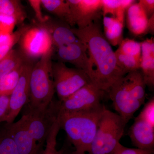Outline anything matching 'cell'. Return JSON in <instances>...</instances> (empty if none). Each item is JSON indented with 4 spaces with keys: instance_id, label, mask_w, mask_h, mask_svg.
<instances>
[{
    "instance_id": "obj_1",
    "label": "cell",
    "mask_w": 154,
    "mask_h": 154,
    "mask_svg": "<svg viewBox=\"0 0 154 154\" xmlns=\"http://www.w3.org/2000/svg\"><path fill=\"white\" fill-rule=\"evenodd\" d=\"M72 30L87 47L92 68L90 79L96 88L107 91L116 81L127 75L119 66L115 51L97 22L82 29L72 28Z\"/></svg>"
},
{
    "instance_id": "obj_2",
    "label": "cell",
    "mask_w": 154,
    "mask_h": 154,
    "mask_svg": "<svg viewBox=\"0 0 154 154\" xmlns=\"http://www.w3.org/2000/svg\"><path fill=\"white\" fill-rule=\"evenodd\" d=\"M105 109L102 105L95 109L81 112H66L60 110L58 118L60 129L66 133L75 151L86 154L88 152L99 119Z\"/></svg>"
},
{
    "instance_id": "obj_3",
    "label": "cell",
    "mask_w": 154,
    "mask_h": 154,
    "mask_svg": "<svg viewBox=\"0 0 154 154\" xmlns=\"http://www.w3.org/2000/svg\"><path fill=\"white\" fill-rule=\"evenodd\" d=\"M53 49L43 54L34 64L30 80V98L27 104L28 112L44 111L54 99L55 93L52 74Z\"/></svg>"
},
{
    "instance_id": "obj_4",
    "label": "cell",
    "mask_w": 154,
    "mask_h": 154,
    "mask_svg": "<svg viewBox=\"0 0 154 154\" xmlns=\"http://www.w3.org/2000/svg\"><path fill=\"white\" fill-rule=\"evenodd\" d=\"M127 123L117 113L105 109L87 154H115Z\"/></svg>"
},
{
    "instance_id": "obj_5",
    "label": "cell",
    "mask_w": 154,
    "mask_h": 154,
    "mask_svg": "<svg viewBox=\"0 0 154 154\" xmlns=\"http://www.w3.org/2000/svg\"><path fill=\"white\" fill-rule=\"evenodd\" d=\"M51 70L55 93L60 101L66 99L91 82L84 71L68 67L61 62H52Z\"/></svg>"
},
{
    "instance_id": "obj_6",
    "label": "cell",
    "mask_w": 154,
    "mask_h": 154,
    "mask_svg": "<svg viewBox=\"0 0 154 154\" xmlns=\"http://www.w3.org/2000/svg\"><path fill=\"white\" fill-rule=\"evenodd\" d=\"M18 43L22 54L31 61L40 58L54 48L47 30L36 23L33 26H26Z\"/></svg>"
},
{
    "instance_id": "obj_7",
    "label": "cell",
    "mask_w": 154,
    "mask_h": 154,
    "mask_svg": "<svg viewBox=\"0 0 154 154\" xmlns=\"http://www.w3.org/2000/svg\"><path fill=\"white\" fill-rule=\"evenodd\" d=\"M60 102L52 100L44 111L38 113L28 112L24 115L28 130L33 138L44 146L53 125L58 117Z\"/></svg>"
},
{
    "instance_id": "obj_8",
    "label": "cell",
    "mask_w": 154,
    "mask_h": 154,
    "mask_svg": "<svg viewBox=\"0 0 154 154\" xmlns=\"http://www.w3.org/2000/svg\"><path fill=\"white\" fill-rule=\"evenodd\" d=\"M104 91L90 82L66 99L60 101V110L66 112H77L95 109L102 105Z\"/></svg>"
},
{
    "instance_id": "obj_9",
    "label": "cell",
    "mask_w": 154,
    "mask_h": 154,
    "mask_svg": "<svg viewBox=\"0 0 154 154\" xmlns=\"http://www.w3.org/2000/svg\"><path fill=\"white\" fill-rule=\"evenodd\" d=\"M107 92L114 109L126 123L142 105L130 90L125 76L116 81Z\"/></svg>"
},
{
    "instance_id": "obj_10",
    "label": "cell",
    "mask_w": 154,
    "mask_h": 154,
    "mask_svg": "<svg viewBox=\"0 0 154 154\" xmlns=\"http://www.w3.org/2000/svg\"><path fill=\"white\" fill-rule=\"evenodd\" d=\"M33 65V61L28 59L23 64L19 82L10 96L9 112L6 123L14 122L22 108L29 102L30 74Z\"/></svg>"
},
{
    "instance_id": "obj_11",
    "label": "cell",
    "mask_w": 154,
    "mask_h": 154,
    "mask_svg": "<svg viewBox=\"0 0 154 154\" xmlns=\"http://www.w3.org/2000/svg\"><path fill=\"white\" fill-rule=\"evenodd\" d=\"M69 5L71 27L82 29L97 22L102 12V0H67Z\"/></svg>"
},
{
    "instance_id": "obj_12",
    "label": "cell",
    "mask_w": 154,
    "mask_h": 154,
    "mask_svg": "<svg viewBox=\"0 0 154 154\" xmlns=\"http://www.w3.org/2000/svg\"><path fill=\"white\" fill-rule=\"evenodd\" d=\"M5 125L19 154H42L43 146L37 143L30 134L26 124L25 116L16 122H5Z\"/></svg>"
},
{
    "instance_id": "obj_13",
    "label": "cell",
    "mask_w": 154,
    "mask_h": 154,
    "mask_svg": "<svg viewBox=\"0 0 154 154\" xmlns=\"http://www.w3.org/2000/svg\"><path fill=\"white\" fill-rule=\"evenodd\" d=\"M57 56L59 61L71 64L75 68L84 71L90 79L92 72V66L87 47L82 41L79 40L58 48Z\"/></svg>"
},
{
    "instance_id": "obj_14",
    "label": "cell",
    "mask_w": 154,
    "mask_h": 154,
    "mask_svg": "<svg viewBox=\"0 0 154 154\" xmlns=\"http://www.w3.org/2000/svg\"><path fill=\"white\" fill-rule=\"evenodd\" d=\"M125 19L128 30L135 36L153 34L154 15L148 19L138 2H134L127 8Z\"/></svg>"
},
{
    "instance_id": "obj_15",
    "label": "cell",
    "mask_w": 154,
    "mask_h": 154,
    "mask_svg": "<svg viewBox=\"0 0 154 154\" xmlns=\"http://www.w3.org/2000/svg\"><path fill=\"white\" fill-rule=\"evenodd\" d=\"M35 23L47 30L51 38L53 46L57 48L79 40L73 33L70 26L60 19L57 20L45 16L43 22Z\"/></svg>"
},
{
    "instance_id": "obj_16",
    "label": "cell",
    "mask_w": 154,
    "mask_h": 154,
    "mask_svg": "<svg viewBox=\"0 0 154 154\" xmlns=\"http://www.w3.org/2000/svg\"><path fill=\"white\" fill-rule=\"evenodd\" d=\"M133 144L137 148L153 149L154 126L137 116L128 133Z\"/></svg>"
},
{
    "instance_id": "obj_17",
    "label": "cell",
    "mask_w": 154,
    "mask_h": 154,
    "mask_svg": "<svg viewBox=\"0 0 154 154\" xmlns=\"http://www.w3.org/2000/svg\"><path fill=\"white\" fill-rule=\"evenodd\" d=\"M140 69L146 86L152 89L154 86V39L147 38L141 42Z\"/></svg>"
},
{
    "instance_id": "obj_18",
    "label": "cell",
    "mask_w": 154,
    "mask_h": 154,
    "mask_svg": "<svg viewBox=\"0 0 154 154\" xmlns=\"http://www.w3.org/2000/svg\"><path fill=\"white\" fill-rule=\"evenodd\" d=\"M125 16L103 17L104 36L110 45L119 46L123 39V32Z\"/></svg>"
},
{
    "instance_id": "obj_19",
    "label": "cell",
    "mask_w": 154,
    "mask_h": 154,
    "mask_svg": "<svg viewBox=\"0 0 154 154\" xmlns=\"http://www.w3.org/2000/svg\"><path fill=\"white\" fill-rule=\"evenodd\" d=\"M41 2L42 8L48 13L71 27L70 9L67 0H41Z\"/></svg>"
},
{
    "instance_id": "obj_20",
    "label": "cell",
    "mask_w": 154,
    "mask_h": 154,
    "mask_svg": "<svg viewBox=\"0 0 154 154\" xmlns=\"http://www.w3.org/2000/svg\"><path fill=\"white\" fill-rule=\"evenodd\" d=\"M0 14L13 17L17 25L22 24L27 17L26 11L19 0H0Z\"/></svg>"
},
{
    "instance_id": "obj_21",
    "label": "cell",
    "mask_w": 154,
    "mask_h": 154,
    "mask_svg": "<svg viewBox=\"0 0 154 154\" xmlns=\"http://www.w3.org/2000/svg\"><path fill=\"white\" fill-rule=\"evenodd\" d=\"M130 91L142 104L146 99V85L140 69L130 72L125 76Z\"/></svg>"
},
{
    "instance_id": "obj_22",
    "label": "cell",
    "mask_w": 154,
    "mask_h": 154,
    "mask_svg": "<svg viewBox=\"0 0 154 154\" xmlns=\"http://www.w3.org/2000/svg\"><path fill=\"white\" fill-rule=\"evenodd\" d=\"M27 59L19 49H11L0 61V79L22 65Z\"/></svg>"
},
{
    "instance_id": "obj_23",
    "label": "cell",
    "mask_w": 154,
    "mask_h": 154,
    "mask_svg": "<svg viewBox=\"0 0 154 154\" xmlns=\"http://www.w3.org/2000/svg\"><path fill=\"white\" fill-rule=\"evenodd\" d=\"M135 2L133 0H102V16L113 17L125 16L127 8Z\"/></svg>"
},
{
    "instance_id": "obj_24",
    "label": "cell",
    "mask_w": 154,
    "mask_h": 154,
    "mask_svg": "<svg viewBox=\"0 0 154 154\" xmlns=\"http://www.w3.org/2000/svg\"><path fill=\"white\" fill-rule=\"evenodd\" d=\"M25 62L0 79V96H11L19 82Z\"/></svg>"
},
{
    "instance_id": "obj_25",
    "label": "cell",
    "mask_w": 154,
    "mask_h": 154,
    "mask_svg": "<svg viewBox=\"0 0 154 154\" xmlns=\"http://www.w3.org/2000/svg\"><path fill=\"white\" fill-rule=\"evenodd\" d=\"M0 154H19L5 122L0 123Z\"/></svg>"
},
{
    "instance_id": "obj_26",
    "label": "cell",
    "mask_w": 154,
    "mask_h": 154,
    "mask_svg": "<svg viewBox=\"0 0 154 154\" xmlns=\"http://www.w3.org/2000/svg\"><path fill=\"white\" fill-rule=\"evenodd\" d=\"M119 52L132 57L140 61L141 56V42L129 38H123L117 49Z\"/></svg>"
},
{
    "instance_id": "obj_27",
    "label": "cell",
    "mask_w": 154,
    "mask_h": 154,
    "mask_svg": "<svg viewBox=\"0 0 154 154\" xmlns=\"http://www.w3.org/2000/svg\"><path fill=\"white\" fill-rule=\"evenodd\" d=\"M60 130L59 118L53 125L45 142V148L42 154H62L63 151L58 150L57 149V138Z\"/></svg>"
},
{
    "instance_id": "obj_28",
    "label": "cell",
    "mask_w": 154,
    "mask_h": 154,
    "mask_svg": "<svg viewBox=\"0 0 154 154\" xmlns=\"http://www.w3.org/2000/svg\"><path fill=\"white\" fill-rule=\"evenodd\" d=\"M115 53L119 66L127 74L130 72L140 69V61L132 57L122 53L117 50Z\"/></svg>"
},
{
    "instance_id": "obj_29",
    "label": "cell",
    "mask_w": 154,
    "mask_h": 154,
    "mask_svg": "<svg viewBox=\"0 0 154 154\" xmlns=\"http://www.w3.org/2000/svg\"><path fill=\"white\" fill-rule=\"evenodd\" d=\"M140 118L154 126V99L152 98L147 102L141 112L138 116Z\"/></svg>"
},
{
    "instance_id": "obj_30",
    "label": "cell",
    "mask_w": 154,
    "mask_h": 154,
    "mask_svg": "<svg viewBox=\"0 0 154 154\" xmlns=\"http://www.w3.org/2000/svg\"><path fill=\"white\" fill-rule=\"evenodd\" d=\"M17 22L13 17L0 14V32L12 34Z\"/></svg>"
},
{
    "instance_id": "obj_31",
    "label": "cell",
    "mask_w": 154,
    "mask_h": 154,
    "mask_svg": "<svg viewBox=\"0 0 154 154\" xmlns=\"http://www.w3.org/2000/svg\"><path fill=\"white\" fill-rule=\"evenodd\" d=\"M28 2L35 13L36 22L40 23L43 22L45 19V16L42 13L41 0H29Z\"/></svg>"
},
{
    "instance_id": "obj_32",
    "label": "cell",
    "mask_w": 154,
    "mask_h": 154,
    "mask_svg": "<svg viewBox=\"0 0 154 154\" xmlns=\"http://www.w3.org/2000/svg\"><path fill=\"white\" fill-rule=\"evenodd\" d=\"M10 96H0V123L5 122L9 109Z\"/></svg>"
},
{
    "instance_id": "obj_33",
    "label": "cell",
    "mask_w": 154,
    "mask_h": 154,
    "mask_svg": "<svg viewBox=\"0 0 154 154\" xmlns=\"http://www.w3.org/2000/svg\"><path fill=\"white\" fill-rule=\"evenodd\" d=\"M154 149H142L138 148H129L120 144L115 154H153Z\"/></svg>"
},
{
    "instance_id": "obj_34",
    "label": "cell",
    "mask_w": 154,
    "mask_h": 154,
    "mask_svg": "<svg viewBox=\"0 0 154 154\" xmlns=\"http://www.w3.org/2000/svg\"><path fill=\"white\" fill-rule=\"evenodd\" d=\"M138 3L143 9L148 19L154 16V0H140L138 1Z\"/></svg>"
},
{
    "instance_id": "obj_35",
    "label": "cell",
    "mask_w": 154,
    "mask_h": 154,
    "mask_svg": "<svg viewBox=\"0 0 154 154\" xmlns=\"http://www.w3.org/2000/svg\"><path fill=\"white\" fill-rule=\"evenodd\" d=\"M14 46L12 45H5L0 47V61L7 55L11 49H13Z\"/></svg>"
},
{
    "instance_id": "obj_36",
    "label": "cell",
    "mask_w": 154,
    "mask_h": 154,
    "mask_svg": "<svg viewBox=\"0 0 154 154\" xmlns=\"http://www.w3.org/2000/svg\"><path fill=\"white\" fill-rule=\"evenodd\" d=\"M62 154H86V153H82L76 151L75 150V151L71 152L66 153H64L63 152Z\"/></svg>"
},
{
    "instance_id": "obj_37",
    "label": "cell",
    "mask_w": 154,
    "mask_h": 154,
    "mask_svg": "<svg viewBox=\"0 0 154 154\" xmlns=\"http://www.w3.org/2000/svg\"><path fill=\"white\" fill-rule=\"evenodd\" d=\"M1 46H0V47H1Z\"/></svg>"
}]
</instances>
